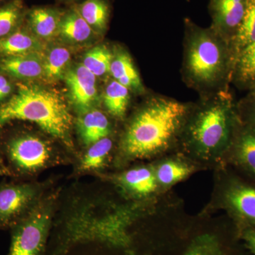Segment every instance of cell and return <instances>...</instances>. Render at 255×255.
Returning a JSON list of instances; mask_svg holds the SVG:
<instances>
[{
    "mask_svg": "<svg viewBox=\"0 0 255 255\" xmlns=\"http://www.w3.org/2000/svg\"><path fill=\"white\" fill-rule=\"evenodd\" d=\"M187 106L177 101L152 100L132 119L122 140L129 159H142L167 150L176 138L187 115Z\"/></svg>",
    "mask_w": 255,
    "mask_h": 255,
    "instance_id": "1",
    "label": "cell"
},
{
    "mask_svg": "<svg viewBox=\"0 0 255 255\" xmlns=\"http://www.w3.org/2000/svg\"><path fill=\"white\" fill-rule=\"evenodd\" d=\"M15 121L33 122L44 131L70 143L73 118L63 97L43 87L19 83L0 104V129Z\"/></svg>",
    "mask_w": 255,
    "mask_h": 255,
    "instance_id": "2",
    "label": "cell"
},
{
    "mask_svg": "<svg viewBox=\"0 0 255 255\" xmlns=\"http://www.w3.org/2000/svg\"><path fill=\"white\" fill-rule=\"evenodd\" d=\"M238 125L239 120L231 101L220 99L194 116L187 128L188 142L201 157H216L231 148Z\"/></svg>",
    "mask_w": 255,
    "mask_h": 255,
    "instance_id": "3",
    "label": "cell"
},
{
    "mask_svg": "<svg viewBox=\"0 0 255 255\" xmlns=\"http://www.w3.org/2000/svg\"><path fill=\"white\" fill-rule=\"evenodd\" d=\"M189 29L186 69L189 78L201 86L216 85L224 78L232 60L225 40L212 28L204 29L186 21Z\"/></svg>",
    "mask_w": 255,
    "mask_h": 255,
    "instance_id": "4",
    "label": "cell"
},
{
    "mask_svg": "<svg viewBox=\"0 0 255 255\" xmlns=\"http://www.w3.org/2000/svg\"><path fill=\"white\" fill-rule=\"evenodd\" d=\"M50 203H42L11 228L9 255H41L51 219Z\"/></svg>",
    "mask_w": 255,
    "mask_h": 255,
    "instance_id": "5",
    "label": "cell"
},
{
    "mask_svg": "<svg viewBox=\"0 0 255 255\" xmlns=\"http://www.w3.org/2000/svg\"><path fill=\"white\" fill-rule=\"evenodd\" d=\"M3 147L10 167L8 174L31 173L43 167L50 159L49 146L30 134L15 135L4 142Z\"/></svg>",
    "mask_w": 255,
    "mask_h": 255,
    "instance_id": "6",
    "label": "cell"
},
{
    "mask_svg": "<svg viewBox=\"0 0 255 255\" xmlns=\"http://www.w3.org/2000/svg\"><path fill=\"white\" fill-rule=\"evenodd\" d=\"M36 188L28 184L0 185V229L12 228L26 216L36 199Z\"/></svg>",
    "mask_w": 255,
    "mask_h": 255,
    "instance_id": "7",
    "label": "cell"
},
{
    "mask_svg": "<svg viewBox=\"0 0 255 255\" xmlns=\"http://www.w3.org/2000/svg\"><path fill=\"white\" fill-rule=\"evenodd\" d=\"M223 203L243 230L255 228V187L232 179L225 189Z\"/></svg>",
    "mask_w": 255,
    "mask_h": 255,
    "instance_id": "8",
    "label": "cell"
},
{
    "mask_svg": "<svg viewBox=\"0 0 255 255\" xmlns=\"http://www.w3.org/2000/svg\"><path fill=\"white\" fill-rule=\"evenodd\" d=\"M248 0H210L211 28L223 39L232 40L246 14Z\"/></svg>",
    "mask_w": 255,
    "mask_h": 255,
    "instance_id": "9",
    "label": "cell"
},
{
    "mask_svg": "<svg viewBox=\"0 0 255 255\" xmlns=\"http://www.w3.org/2000/svg\"><path fill=\"white\" fill-rule=\"evenodd\" d=\"M64 78L74 105L82 112L90 110L97 97L95 75L79 64L69 69Z\"/></svg>",
    "mask_w": 255,
    "mask_h": 255,
    "instance_id": "10",
    "label": "cell"
},
{
    "mask_svg": "<svg viewBox=\"0 0 255 255\" xmlns=\"http://www.w3.org/2000/svg\"><path fill=\"white\" fill-rule=\"evenodd\" d=\"M0 70L11 78L20 80L43 78L44 57L43 53L1 57Z\"/></svg>",
    "mask_w": 255,
    "mask_h": 255,
    "instance_id": "11",
    "label": "cell"
},
{
    "mask_svg": "<svg viewBox=\"0 0 255 255\" xmlns=\"http://www.w3.org/2000/svg\"><path fill=\"white\" fill-rule=\"evenodd\" d=\"M64 11L52 6H37L26 11L25 21L32 33L41 39L58 35Z\"/></svg>",
    "mask_w": 255,
    "mask_h": 255,
    "instance_id": "12",
    "label": "cell"
},
{
    "mask_svg": "<svg viewBox=\"0 0 255 255\" xmlns=\"http://www.w3.org/2000/svg\"><path fill=\"white\" fill-rule=\"evenodd\" d=\"M42 42L21 23L12 33L0 39V57L42 53Z\"/></svg>",
    "mask_w": 255,
    "mask_h": 255,
    "instance_id": "13",
    "label": "cell"
},
{
    "mask_svg": "<svg viewBox=\"0 0 255 255\" xmlns=\"http://www.w3.org/2000/svg\"><path fill=\"white\" fill-rule=\"evenodd\" d=\"M233 160L255 178V127L250 124L238 129L232 145Z\"/></svg>",
    "mask_w": 255,
    "mask_h": 255,
    "instance_id": "14",
    "label": "cell"
},
{
    "mask_svg": "<svg viewBox=\"0 0 255 255\" xmlns=\"http://www.w3.org/2000/svg\"><path fill=\"white\" fill-rule=\"evenodd\" d=\"M78 127L82 141L87 145L105 138L110 132V124L107 117L100 111L92 109L80 116Z\"/></svg>",
    "mask_w": 255,
    "mask_h": 255,
    "instance_id": "15",
    "label": "cell"
},
{
    "mask_svg": "<svg viewBox=\"0 0 255 255\" xmlns=\"http://www.w3.org/2000/svg\"><path fill=\"white\" fill-rule=\"evenodd\" d=\"M94 32L95 31L84 19L75 6L64 11L58 32L60 36L69 41L81 43L88 40Z\"/></svg>",
    "mask_w": 255,
    "mask_h": 255,
    "instance_id": "16",
    "label": "cell"
},
{
    "mask_svg": "<svg viewBox=\"0 0 255 255\" xmlns=\"http://www.w3.org/2000/svg\"><path fill=\"white\" fill-rule=\"evenodd\" d=\"M119 180L128 191L135 195H148L157 188L155 171L150 167H140L130 169L124 172Z\"/></svg>",
    "mask_w": 255,
    "mask_h": 255,
    "instance_id": "17",
    "label": "cell"
},
{
    "mask_svg": "<svg viewBox=\"0 0 255 255\" xmlns=\"http://www.w3.org/2000/svg\"><path fill=\"white\" fill-rule=\"evenodd\" d=\"M110 73L114 80L127 87L128 90L137 92H142L143 90L141 80L131 58L125 52H119L114 56Z\"/></svg>",
    "mask_w": 255,
    "mask_h": 255,
    "instance_id": "18",
    "label": "cell"
},
{
    "mask_svg": "<svg viewBox=\"0 0 255 255\" xmlns=\"http://www.w3.org/2000/svg\"><path fill=\"white\" fill-rule=\"evenodd\" d=\"M74 6L94 31L101 32L106 29L110 16L108 0H84Z\"/></svg>",
    "mask_w": 255,
    "mask_h": 255,
    "instance_id": "19",
    "label": "cell"
},
{
    "mask_svg": "<svg viewBox=\"0 0 255 255\" xmlns=\"http://www.w3.org/2000/svg\"><path fill=\"white\" fill-rule=\"evenodd\" d=\"M232 41V59L255 43V0H248L246 14Z\"/></svg>",
    "mask_w": 255,
    "mask_h": 255,
    "instance_id": "20",
    "label": "cell"
},
{
    "mask_svg": "<svg viewBox=\"0 0 255 255\" xmlns=\"http://www.w3.org/2000/svg\"><path fill=\"white\" fill-rule=\"evenodd\" d=\"M23 0H10L0 6V39L14 31L24 21Z\"/></svg>",
    "mask_w": 255,
    "mask_h": 255,
    "instance_id": "21",
    "label": "cell"
},
{
    "mask_svg": "<svg viewBox=\"0 0 255 255\" xmlns=\"http://www.w3.org/2000/svg\"><path fill=\"white\" fill-rule=\"evenodd\" d=\"M71 60L68 48L55 47L44 57L43 78L49 82L56 81L65 76Z\"/></svg>",
    "mask_w": 255,
    "mask_h": 255,
    "instance_id": "22",
    "label": "cell"
},
{
    "mask_svg": "<svg viewBox=\"0 0 255 255\" xmlns=\"http://www.w3.org/2000/svg\"><path fill=\"white\" fill-rule=\"evenodd\" d=\"M129 90L119 82L113 80L106 87L104 103L106 108L114 117L122 118L127 112L128 105Z\"/></svg>",
    "mask_w": 255,
    "mask_h": 255,
    "instance_id": "23",
    "label": "cell"
},
{
    "mask_svg": "<svg viewBox=\"0 0 255 255\" xmlns=\"http://www.w3.org/2000/svg\"><path fill=\"white\" fill-rule=\"evenodd\" d=\"M236 78L241 85L255 87V43L235 58Z\"/></svg>",
    "mask_w": 255,
    "mask_h": 255,
    "instance_id": "24",
    "label": "cell"
},
{
    "mask_svg": "<svg viewBox=\"0 0 255 255\" xmlns=\"http://www.w3.org/2000/svg\"><path fill=\"white\" fill-rule=\"evenodd\" d=\"M113 58V55L107 47L97 46L87 52L82 64L96 77L103 76L110 73Z\"/></svg>",
    "mask_w": 255,
    "mask_h": 255,
    "instance_id": "25",
    "label": "cell"
},
{
    "mask_svg": "<svg viewBox=\"0 0 255 255\" xmlns=\"http://www.w3.org/2000/svg\"><path fill=\"white\" fill-rule=\"evenodd\" d=\"M191 172L190 167L184 162L177 160H167L158 165L155 174L157 183L167 187L182 180Z\"/></svg>",
    "mask_w": 255,
    "mask_h": 255,
    "instance_id": "26",
    "label": "cell"
},
{
    "mask_svg": "<svg viewBox=\"0 0 255 255\" xmlns=\"http://www.w3.org/2000/svg\"><path fill=\"white\" fill-rule=\"evenodd\" d=\"M112 148V141L108 137L92 144L82 159V169L83 170H92L102 167L105 164Z\"/></svg>",
    "mask_w": 255,
    "mask_h": 255,
    "instance_id": "27",
    "label": "cell"
},
{
    "mask_svg": "<svg viewBox=\"0 0 255 255\" xmlns=\"http://www.w3.org/2000/svg\"><path fill=\"white\" fill-rule=\"evenodd\" d=\"M183 255H227L219 239L212 235L196 238Z\"/></svg>",
    "mask_w": 255,
    "mask_h": 255,
    "instance_id": "28",
    "label": "cell"
},
{
    "mask_svg": "<svg viewBox=\"0 0 255 255\" xmlns=\"http://www.w3.org/2000/svg\"><path fill=\"white\" fill-rule=\"evenodd\" d=\"M13 86L11 82L4 75H0V102H2L11 95Z\"/></svg>",
    "mask_w": 255,
    "mask_h": 255,
    "instance_id": "29",
    "label": "cell"
},
{
    "mask_svg": "<svg viewBox=\"0 0 255 255\" xmlns=\"http://www.w3.org/2000/svg\"><path fill=\"white\" fill-rule=\"evenodd\" d=\"M243 238L248 248L255 255V228L243 230Z\"/></svg>",
    "mask_w": 255,
    "mask_h": 255,
    "instance_id": "30",
    "label": "cell"
},
{
    "mask_svg": "<svg viewBox=\"0 0 255 255\" xmlns=\"http://www.w3.org/2000/svg\"><path fill=\"white\" fill-rule=\"evenodd\" d=\"M251 124L255 127V110L251 116Z\"/></svg>",
    "mask_w": 255,
    "mask_h": 255,
    "instance_id": "31",
    "label": "cell"
},
{
    "mask_svg": "<svg viewBox=\"0 0 255 255\" xmlns=\"http://www.w3.org/2000/svg\"><path fill=\"white\" fill-rule=\"evenodd\" d=\"M0 167H1V168L4 169L5 170H6V169H5L4 161H3L2 157H1V154H0Z\"/></svg>",
    "mask_w": 255,
    "mask_h": 255,
    "instance_id": "32",
    "label": "cell"
},
{
    "mask_svg": "<svg viewBox=\"0 0 255 255\" xmlns=\"http://www.w3.org/2000/svg\"><path fill=\"white\" fill-rule=\"evenodd\" d=\"M4 174H8L7 172L4 169L0 168V176L4 175Z\"/></svg>",
    "mask_w": 255,
    "mask_h": 255,
    "instance_id": "33",
    "label": "cell"
},
{
    "mask_svg": "<svg viewBox=\"0 0 255 255\" xmlns=\"http://www.w3.org/2000/svg\"><path fill=\"white\" fill-rule=\"evenodd\" d=\"M254 98H255V87H254Z\"/></svg>",
    "mask_w": 255,
    "mask_h": 255,
    "instance_id": "34",
    "label": "cell"
},
{
    "mask_svg": "<svg viewBox=\"0 0 255 255\" xmlns=\"http://www.w3.org/2000/svg\"><path fill=\"white\" fill-rule=\"evenodd\" d=\"M68 1H70V0H68Z\"/></svg>",
    "mask_w": 255,
    "mask_h": 255,
    "instance_id": "35",
    "label": "cell"
}]
</instances>
